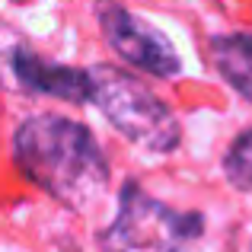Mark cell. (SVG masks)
Returning a JSON list of instances; mask_svg holds the SVG:
<instances>
[{"mask_svg":"<svg viewBox=\"0 0 252 252\" xmlns=\"http://www.w3.org/2000/svg\"><path fill=\"white\" fill-rule=\"evenodd\" d=\"M19 169L70 208H90L109 182V166L96 137L61 115H35L13 134Z\"/></svg>","mask_w":252,"mask_h":252,"instance_id":"cell-1","label":"cell"},{"mask_svg":"<svg viewBox=\"0 0 252 252\" xmlns=\"http://www.w3.org/2000/svg\"><path fill=\"white\" fill-rule=\"evenodd\" d=\"M93 80V102L102 109V115L122 131L128 141L141 144L147 150H160L166 154L179 144L182 131H179L176 115L163 99H157L141 80L118 67H90Z\"/></svg>","mask_w":252,"mask_h":252,"instance_id":"cell-2","label":"cell"},{"mask_svg":"<svg viewBox=\"0 0 252 252\" xmlns=\"http://www.w3.org/2000/svg\"><path fill=\"white\" fill-rule=\"evenodd\" d=\"M204 220L198 214H179L141 191V185L128 182L122 189V204L112 227L99 236L105 252H131V249H160L185 252V246L201 236Z\"/></svg>","mask_w":252,"mask_h":252,"instance_id":"cell-3","label":"cell"},{"mask_svg":"<svg viewBox=\"0 0 252 252\" xmlns=\"http://www.w3.org/2000/svg\"><path fill=\"white\" fill-rule=\"evenodd\" d=\"M99 26H102L109 45L128 64L147 70V74H157V77H172L182 70L179 55L172 51L169 38L163 32H157L154 26H147L144 19H137L134 13L122 10L115 3H105V6H99Z\"/></svg>","mask_w":252,"mask_h":252,"instance_id":"cell-4","label":"cell"},{"mask_svg":"<svg viewBox=\"0 0 252 252\" xmlns=\"http://www.w3.org/2000/svg\"><path fill=\"white\" fill-rule=\"evenodd\" d=\"M13 70H16L19 83L35 90V93L67 99V102H93L90 70L64 67V64H48V61H42L38 55H32V51H26V48L13 51Z\"/></svg>","mask_w":252,"mask_h":252,"instance_id":"cell-5","label":"cell"},{"mask_svg":"<svg viewBox=\"0 0 252 252\" xmlns=\"http://www.w3.org/2000/svg\"><path fill=\"white\" fill-rule=\"evenodd\" d=\"M211 61L223 80L252 102V35L233 32L211 38Z\"/></svg>","mask_w":252,"mask_h":252,"instance_id":"cell-6","label":"cell"},{"mask_svg":"<svg viewBox=\"0 0 252 252\" xmlns=\"http://www.w3.org/2000/svg\"><path fill=\"white\" fill-rule=\"evenodd\" d=\"M227 179L240 189H252V131L236 137V144L230 147L227 160H223Z\"/></svg>","mask_w":252,"mask_h":252,"instance_id":"cell-7","label":"cell"}]
</instances>
